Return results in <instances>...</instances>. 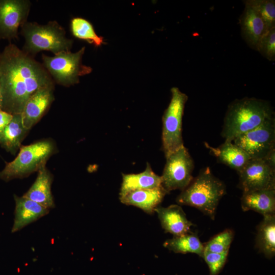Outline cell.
I'll return each instance as SVG.
<instances>
[{"label":"cell","mask_w":275,"mask_h":275,"mask_svg":"<svg viewBox=\"0 0 275 275\" xmlns=\"http://www.w3.org/2000/svg\"><path fill=\"white\" fill-rule=\"evenodd\" d=\"M42 64L16 45L9 43L0 57L1 109L21 114L31 96L39 89L54 85Z\"/></svg>","instance_id":"6da1fadb"},{"label":"cell","mask_w":275,"mask_h":275,"mask_svg":"<svg viewBox=\"0 0 275 275\" xmlns=\"http://www.w3.org/2000/svg\"><path fill=\"white\" fill-rule=\"evenodd\" d=\"M274 116L273 109L266 100L245 97L236 99L228 105L221 135L231 141Z\"/></svg>","instance_id":"7a4b0ae2"},{"label":"cell","mask_w":275,"mask_h":275,"mask_svg":"<svg viewBox=\"0 0 275 275\" xmlns=\"http://www.w3.org/2000/svg\"><path fill=\"white\" fill-rule=\"evenodd\" d=\"M226 191L224 183L206 167L181 191L176 202L179 205L197 208L214 219L218 203Z\"/></svg>","instance_id":"3957f363"},{"label":"cell","mask_w":275,"mask_h":275,"mask_svg":"<svg viewBox=\"0 0 275 275\" xmlns=\"http://www.w3.org/2000/svg\"><path fill=\"white\" fill-rule=\"evenodd\" d=\"M20 34L24 39L22 49L35 57L42 51L51 52L54 55L72 48L73 40L66 36L64 28L57 21L45 24L26 21L20 26Z\"/></svg>","instance_id":"277c9868"},{"label":"cell","mask_w":275,"mask_h":275,"mask_svg":"<svg viewBox=\"0 0 275 275\" xmlns=\"http://www.w3.org/2000/svg\"><path fill=\"white\" fill-rule=\"evenodd\" d=\"M50 140H42L20 147L19 153L12 161L7 163L0 172V178L8 181L27 176L45 166L48 159L55 151Z\"/></svg>","instance_id":"5b68a950"},{"label":"cell","mask_w":275,"mask_h":275,"mask_svg":"<svg viewBox=\"0 0 275 275\" xmlns=\"http://www.w3.org/2000/svg\"><path fill=\"white\" fill-rule=\"evenodd\" d=\"M85 51L83 46L78 51H64L53 56L43 53V65L48 71L54 82L64 87H70L79 82L80 76L88 74L92 68L82 63Z\"/></svg>","instance_id":"8992f818"},{"label":"cell","mask_w":275,"mask_h":275,"mask_svg":"<svg viewBox=\"0 0 275 275\" xmlns=\"http://www.w3.org/2000/svg\"><path fill=\"white\" fill-rule=\"evenodd\" d=\"M170 102L162 116V144L165 157L184 146L182 139V118L186 94L178 88L171 89Z\"/></svg>","instance_id":"52a82bcc"},{"label":"cell","mask_w":275,"mask_h":275,"mask_svg":"<svg viewBox=\"0 0 275 275\" xmlns=\"http://www.w3.org/2000/svg\"><path fill=\"white\" fill-rule=\"evenodd\" d=\"M166 158V163L161 176L162 186L168 193L176 189L183 190L194 178V162L191 156L183 146Z\"/></svg>","instance_id":"ba28073f"},{"label":"cell","mask_w":275,"mask_h":275,"mask_svg":"<svg viewBox=\"0 0 275 275\" xmlns=\"http://www.w3.org/2000/svg\"><path fill=\"white\" fill-rule=\"evenodd\" d=\"M232 142L244 151L251 159L264 158L275 149L274 116L238 136Z\"/></svg>","instance_id":"9c48e42d"},{"label":"cell","mask_w":275,"mask_h":275,"mask_svg":"<svg viewBox=\"0 0 275 275\" xmlns=\"http://www.w3.org/2000/svg\"><path fill=\"white\" fill-rule=\"evenodd\" d=\"M31 5L29 0H0V39L18 38V29L27 21Z\"/></svg>","instance_id":"30bf717a"},{"label":"cell","mask_w":275,"mask_h":275,"mask_svg":"<svg viewBox=\"0 0 275 275\" xmlns=\"http://www.w3.org/2000/svg\"><path fill=\"white\" fill-rule=\"evenodd\" d=\"M238 186L246 192L258 189H275V171L263 159H251L238 173Z\"/></svg>","instance_id":"8fae6325"},{"label":"cell","mask_w":275,"mask_h":275,"mask_svg":"<svg viewBox=\"0 0 275 275\" xmlns=\"http://www.w3.org/2000/svg\"><path fill=\"white\" fill-rule=\"evenodd\" d=\"M54 85L38 90L26 102L21 113L23 126L29 130L43 116L54 99Z\"/></svg>","instance_id":"7c38bea8"},{"label":"cell","mask_w":275,"mask_h":275,"mask_svg":"<svg viewBox=\"0 0 275 275\" xmlns=\"http://www.w3.org/2000/svg\"><path fill=\"white\" fill-rule=\"evenodd\" d=\"M244 4V9L239 18L241 35L249 47L256 50L259 42L269 29L257 12Z\"/></svg>","instance_id":"4fadbf2b"},{"label":"cell","mask_w":275,"mask_h":275,"mask_svg":"<svg viewBox=\"0 0 275 275\" xmlns=\"http://www.w3.org/2000/svg\"><path fill=\"white\" fill-rule=\"evenodd\" d=\"M155 212L157 213L161 227L166 232L177 236L190 232L193 224L187 218L179 205L174 204L167 207L158 206Z\"/></svg>","instance_id":"5bb4252c"},{"label":"cell","mask_w":275,"mask_h":275,"mask_svg":"<svg viewBox=\"0 0 275 275\" xmlns=\"http://www.w3.org/2000/svg\"><path fill=\"white\" fill-rule=\"evenodd\" d=\"M14 197L15 207L12 233L20 230L49 212V209L23 196L14 195Z\"/></svg>","instance_id":"9a60e30c"},{"label":"cell","mask_w":275,"mask_h":275,"mask_svg":"<svg viewBox=\"0 0 275 275\" xmlns=\"http://www.w3.org/2000/svg\"><path fill=\"white\" fill-rule=\"evenodd\" d=\"M168 193L161 186L155 188L131 191L119 199L124 204L135 206L148 214H152Z\"/></svg>","instance_id":"2e32d148"},{"label":"cell","mask_w":275,"mask_h":275,"mask_svg":"<svg viewBox=\"0 0 275 275\" xmlns=\"http://www.w3.org/2000/svg\"><path fill=\"white\" fill-rule=\"evenodd\" d=\"M240 202L244 211L253 210L263 216L274 214L275 189H263L243 192Z\"/></svg>","instance_id":"e0dca14e"},{"label":"cell","mask_w":275,"mask_h":275,"mask_svg":"<svg viewBox=\"0 0 275 275\" xmlns=\"http://www.w3.org/2000/svg\"><path fill=\"white\" fill-rule=\"evenodd\" d=\"M205 145L217 161L239 172L251 159L250 156L241 148L233 142L225 141L217 147L210 146L207 143Z\"/></svg>","instance_id":"ac0fdd59"},{"label":"cell","mask_w":275,"mask_h":275,"mask_svg":"<svg viewBox=\"0 0 275 275\" xmlns=\"http://www.w3.org/2000/svg\"><path fill=\"white\" fill-rule=\"evenodd\" d=\"M52 179L45 166L41 168L35 182L22 196L48 209L53 208L55 204L51 193Z\"/></svg>","instance_id":"d6986e66"},{"label":"cell","mask_w":275,"mask_h":275,"mask_svg":"<svg viewBox=\"0 0 275 275\" xmlns=\"http://www.w3.org/2000/svg\"><path fill=\"white\" fill-rule=\"evenodd\" d=\"M161 177L156 174L149 163L145 170L138 174H122L119 197L139 189H152L161 186Z\"/></svg>","instance_id":"ffe728a7"},{"label":"cell","mask_w":275,"mask_h":275,"mask_svg":"<svg viewBox=\"0 0 275 275\" xmlns=\"http://www.w3.org/2000/svg\"><path fill=\"white\" fill-rule=\"evenodd\" d=\"M256 246L268 258L275 255V214L263 216L257 227Z\"/></svg>","instance_id":"44dd1931"},{"label":"cell","mask_w":275,"mask_h":275,"mask_svg":"<svg viewBox=\"0 0 275 275\" xmlns=\"http://www.w3.org/2000/svg\"><path fill=\"white\" fill-rule=\"evenodd\" d=\"M28 130L23 126L21 114H14L0 138V144L12 154L16 152Z\"/></svg>","instance_id":"7402d4cb"},{"label":"cell","mask_w":275,"mask_h":275,"mask_svg":"<svg viewBox=\"0 0 275 275\" xmlns=\"http://www.w3.org/2000/svg\"><path fill=\"white\" fill-rule=\"evenodd\" d=\"M163 245L176 253H194L201 257H203L204 251V244L201 242L197 234L191 231L166 240Z\"/></svg>","instance_id":"603a6c76"},{"label":"cell","mask_w":275,"mask_h":275,"mask_svg":"<svg viewBox=\"0 0 275 275\" xmlns=\"http://www.w3.org/2000/svg\"><path fill=\"white\" fill-rule=\"evenodd\" d=\"M70 30L74 37L86 40L96 47L103 44V37L99 36L91 23L83 18H72L70 21Z\"/></svg>","instance_id":"cb8c5ba5"},{"label":"cell","mask_w":275,"mask_h":275,"mask_svg":"<svg viewBox=\"0 0 275 275\" xmlns=\"http://www.w3.org/2000/svg\"><path fill=\"white\" fill-rule=\"evenodd\" d=\"M245 3L252 7L263 20L268 28H275V1L274 0H247Z\"/></svg>","instance_id":"d4e9b609"},{"label":"cell","mask_w":275,"mask_h":275,"mask_svg":"<svg viewBox=\"0 0 275 275\" xmlns=\"http://www.w3.org/2000/svg\"><path fill=\"white\" fill-rule=\"evenodd\" d=\"M234 236V231L232 229H227L204 243V251L216 253H223L229 251Z\"/></svg>","instance_id":"484cf974"},{"label":"cell","mask_w":275,"mask_h":275,"mask_svg":"<svg viewBox=\"0 0 275 275\" xmlns=\"http://www.w3.org/2000/svg\"><path fill=\"white\" fill-rule=\"evenodd\" d=\"M256 51L269 61L275 60V28L269 30L261 39Z\"/></svg>","instance_id":"4316f807"},{"label":"cell","mask_w":275,"mask_h":275,"mask_svg":"<svg viewBox=\"0 0 275 275\" xmlns=\"http://www.w3.org/2000/svg\"><path fill=\"white\" fill-rule=\"evenodd\" d=\"M228 254L229 251L223 253L204 251L202 257L209 267V275H218L226 263Z\"/></svg>","instance_id":"83f0119b"},{"label":"cell","mask_w":275,"mask_h":275,"mask_svg":"<svg viewBox=\"0 0 275 275\" xmlns=\"http://www.w3.org/2000/svg\"><path fill=\"white\" fill-rule=\"evenodd\" d=\"M13 117V115L0 110V138L4 129L8 124L10 122Z\"/></svg>","instance_id":"f1b7e54d"},{"label":"cell","mask_w":275,"mask_h":275,"mask_svg":"<svg viewBox=\"0 0 275 275\" xmlns=\"http://www.w3.org/2000/svg\"><path fill=\"white\" fill-rule=\"evenodd\" d=\"M263 159L270 168L275 171V149L271 150Z\"/></svg>","instance_id":"f546056e"},{"label":"cell","mask_w":275,"mask_h":275,"mask_svg":"<svg viewBox=\"0 0 275 275\" xmlns=\"http://www.w3.org/2000/svg\"><path fill=\"white\" fill-rule=\"evenodd\" d=\"M1 102H2V99H1V92H0V110H2L1 109Z\"/></svg>","instance_id":"4dcf8cb0"},{"label":"cell","mask_w":275,"mask_h":275,"mask_svg":"<svg viewBox=\"0 0 275 275\" xmlns=\"http://www.w3.org/2000/svg\"><path fill=\"white\" fill-rule=\"evenodd\" d=\"M1 51H0V57H1Z\"/></svg>","instance_id":"1f68e13d"}]
</instances>
